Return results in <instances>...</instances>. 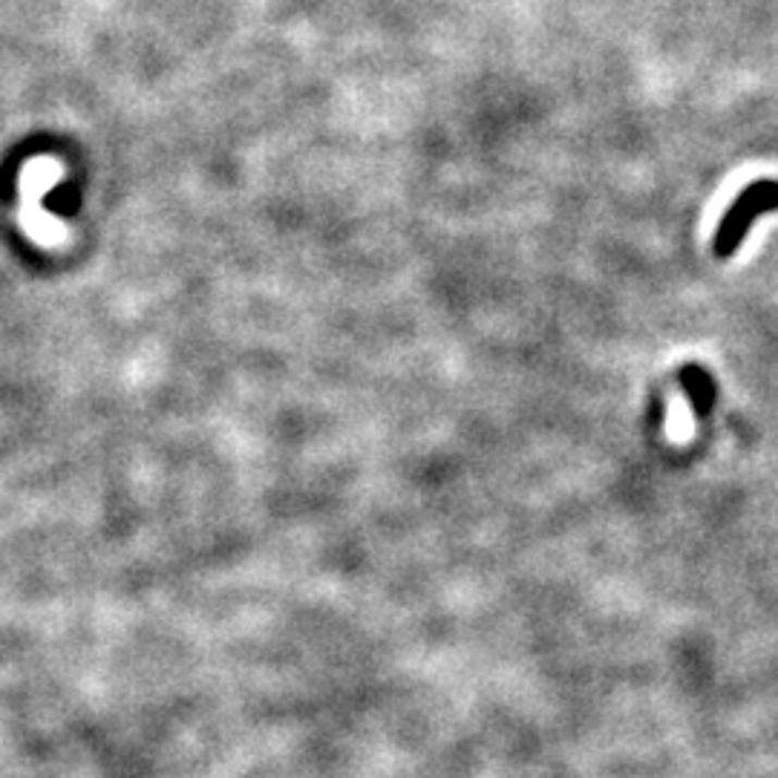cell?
<instances>
[{"label":"cell","mask_w":778,"mask_h":778,"mask_svg":"<svg viewBox=\"0 0 778 778\" xmlns=\"http://www.w3.org/2000/svg\"><path fill=\"white\" fill-rule=\"evenodd\" d=\"M773 211H778V180L753 182L750 188L738 194L736 202L724 213L721 225L713 237V255L718 260H729L732 255H738V248L744 246L753 222Z\"/></svg>","instance_id":"6da1fadb"},{"label":"cell","mask_w":778,"mask_h":778,"mask_svg":"<svg viewBox=\"0 0 778 778\" xmlns=\"http://www.w3.org/2000/svg\"><path fill=\"white\" fill-rule=\"evenodd\" d=\"M680 386L689 398V407L695 412L697 418H706L713 412L715 398H718V390H715L713 375L706 369L695 367V363H687L680 369Z\"/></svg>","instance_id":"7a4b0ae2"}]
</instances>
